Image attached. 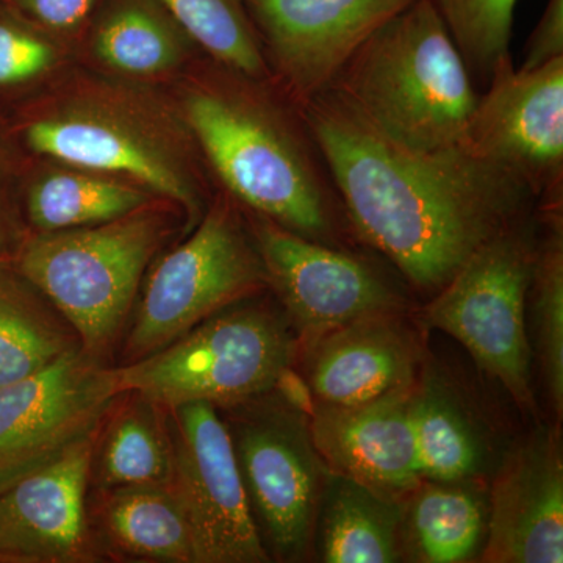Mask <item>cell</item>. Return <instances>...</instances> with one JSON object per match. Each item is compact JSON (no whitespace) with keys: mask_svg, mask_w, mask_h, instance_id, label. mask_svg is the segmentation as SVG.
I'll return each mask as SVG.
<instances>
[{"mask_svg":"<svg viewBox=\"0 0 563 563\" xmlns=\"http://www.w3.org/2000/svg\"><path fill=\"white\" fill-rule=\"evenodd\" d=\"M413 385L358 406L314 402L309 429L325 468L399 499L421 484L410 398Z\"/></svg>","mask_w":563,"mask_h":563,"instance_id":"9a60e30c","label":"cell"},{"mask_svg":"<svg viewBox=\"0 0 563 563\" xmlns=\"http://www.w3.org/2000/svg\"><path fill=\"white\" fill-rule=\"evenodd\" d=\"M98 431L0 492V563H90L102 558L87 499Z\"/></svg>","mask_w":563,"mask_h":563,"instance_id":"5bb4252c","label":"cell"},{"mask_svg":"<svg viewBox=\"0 0 563 563\" xmlns=\"http://www.w3.org/2000/svg\"><path fill=\"white\" fill-rule=\"evenodd\" d=\"M233 303L140 361L117 366L121 391H139L166 410L203 401L240 407L274 391L291 368L296 343L280 314Z\"/></svg>","mask_w":563,"mask_h":563,"instance_id":"5b68a950","label":"cell"},{"mask_svg":"<svg viewBox=\"0 0 563 563\" xmlns=\"http://www.w3.org/2000/svg\"><path fill=\"white\" fill-rule=\"evenodd\" d=\"M470 481H421L404 507L402 548L412 561L461 563L479 553L488 507Z\"/></svg>","mask_w":563,"mask_h":563,"instance_id":"7402d4cb","label":"cell"},{"mask_svg":"<svg viewBox=\"0 0 563 563\" xmlns=\"http://www.w3.org/2000/svg\"><path fill=\"white\" fill-rule=\"evenodd\" d=\"M31 20L52 31H73L87 20L98 0H14Z\"/></svg>","mask_w":563,"mask_h":563,"instance_id":"1f68e13d","label":"cell"},{"mask_svg":"<svg viewBox=\"0 0 563 563\" xmlns=\"http://www.w3.org/2000/svg\"><path fill=\"white\" fill-rule=\"evenodd\" d=\"M266 285L257 244L239 214L218 203L187 242L155 265L122 346V365L162 350Z\"/></svg>","mask_w":563,"mask_h":563,"instance_id":"52a82bcc","label":"cell"},{"mask_svg":"<svg viewBox=\"0 0 563 563\" xmlns=\"http://www.w3.org/2000/svg\"><path fill=\"white\" fill-rule=\"evenodd\" d=\"M415 450L422 481H466L483 472L485 443L457 398L432 379L410 398Z\"/></svg>","mask_w":563,"mask_h":563,"instance_id":"cb8c5ba5","label":"cell"},{"mask_svg":"<svg viewBox=\"0 0 563 563\" xmlns=\"http://www.w3.org/2000/svg\"><path fill=\"white\" fill-rule=\"evenodd\" d=\"M254 242L269 287L307 344L361 318L396 313L401 296L368 263L258 217Z\"/></svg>","mask_w":563,"mask_h":563,"instance_id":"7c38bea8","label":"cell"},{"mask_svg":"<svg viewBox=\"0 0 563 563\" xmlns=\"http://www.w3.org/2000/svg\"><path fill=\"white\" fill-rule=\"evenodd\" d=\"M485 537L484 562H563V463L554 433L540 429L506 459Z\"/></svg>","mask_w":563,"mask_h":563,"instance_id":"2e32d148","label":"cell"},{"mask_svg":"<svg viewBox=\"0 0 563 563\" xmlns=\"http://www.w3.org/2000/svg\"><path fill=\"white\" fill-rule=\"evenodd\" d=\"M54 51L21 25L0 21V87L25 84L49 69Z\"/></svg>","mask_w":563,"mask_h":563,"instance_id":"f546056e","label":"cell"},{"mask_svg":"<svg viewBox=\"0 0 563 563\" xmlns=\"http://www.w3.org/2000/svg\"><path fill=\"white\" fill-rule=\"evenodd\" d=\"M174 440L169 412L139 391H121L96 437L90 485L102 488L169 484Z\"/></svg>","mask_w":563,"mask_h":563,"instance_id":"ffe728a7","label":"cell"},{"mask_svg":"<svg viewBox=\"0 0 563 563\" xmlns=\"http://www.w3.org/2000/svg\"><path fill=\"white\" fill-rule=\"evenodd\" d=\"M251 79L191 92L187 118L196 139L236 201L335 246L347 218L301 110L290 114L274 106L250 87Z\"/></svg>","mask_w":563,"mask_h":563,"instance_id":"7a4b0ae2","label":"cell"},{"mask_svg":"<svg viewBox=\"0 0 563 563\" xmlns=\"http://www.w3.org/2000/svg\"><path fill=\"white\" fill-rule=\"evenodd\" d=\"M88 515L102 555L195 563L190 525L172 483L95 490Z\"/></svg>","mask_w":563,"mask_h":563,"instance_id":"d6986e66","label":"cell"},{"mask_svg":"<svg viewBox=\"0 0 563 563\" xmlns=\"http://www.w3.org/2000/svg\"><path fill=\"white\" fill-rule=\"evenodd\" d=\"M157 0H120L99 24L95 49L121 73L151 76L173 68L179 41Z\"/></svg>","mask_w":563,"mask_h":563,"instance_id":"484cf974","label":"cell"},{"mask_svg":"<svg viewBox=\"0 0 563 563\" xmlns=\"http://www.w3.org/2000/svg\"><path fill=\"white\" fill-rule=\"evenodd\" d=\"M298 107L352 232L422 290H442L474 252L540 202L517 174L465 147L398 143L332 88Z\"/></svg>","mask_w":563,"mask_h":563,"instance_id":"6da1fadb","label":"cell"},{"mask_svg":"<svg viewBox=\"0 0 563 563\" xmlns=\"http://www.w3.org/2000/svg\"><path fill=\"white\" fill-rule=\"evenodd\" d=\"M163 235L161 218L141 209L103 224L36 232L10 262L73 325L81 350L107 363Z\"/></svg>","mask_w":563,"mask_h":563,"instance_id":"277c9868","label":"cell"},{"mask_svg":"<svg viewBox=\"0 0 563 563\" xmlns=\"http://www.w3.org/2000/svg\"><path fill=\"white\" fill-rule=\"evenodd\" d=\"M11 173L9 147L0 136V261H11L24 240L11 195Z\"/></svg>","mask_w":563,"mask_h":563,"instance_id":"d6a6232c","label":"cell"},{"mask_svg":"<svg viewBox=\"0 0 563 563\" xmlns=\"http://www.w3.org/2000/svg\"><path fill=\"white\" fill-rule=\"evenodd\" d=\"M377 131L415 150L462 146L477 95L432 0H415L354 52L331 87Z\"/></svg>","mask_w":563,"mask_h":563,"instance_id":"3957f363","label":"cell"},{"mask_svg":"<svg viewBox=\"0 0 563 563\" xmlns=\"http://www.w3.org/2000/svg\"><path fill=\"white\" fill-rule=\"evenodd\" d=\"M202 49L224 68L252 79L269 77L268 63L246 0H157Z\"/></svg>","mask_w":563,"mask_h":563,"instance_id":"4316f807","label":"cell"},{"mask_svg":"<svg viewBox=\"0 0 563 563\" xmlns=\"http://www.w3.org/2000/svg\"><path fill=\"white\" fill-rule=\"evenodd\" d=\"M306 415L266 407L239 418L233 450L251 512L269 558H306L325 485Z\"/></svg>","mask_w":563,"mask_h":563,"instance_id":"ba28073f","label":"cell"},{"mask_svg":"<svg viewBox=\"0 0 563 563\" xmlns=\"http://www.w3.org/2000/svg\"><path fill=\"white\" fill-rule=\"evenodd\" d=\"M79 350V335L49 299L10 261H0V385L32 376Z\"/></svg>","mask_w":563,"mask_h":563,"instance_id":"603a6c76","label":"cell"},{"mask_svg":"<svg viewBox=\"0 0 563 563\" xmlns=\"http://www.w3.org/2000/svg\"><path fill=\"white\" fill-rule=\"evenodd\" d=\"M168 412L172 485L190 525L195 563L272 561L251 512L231 431L218 407L196 401Z\"/></svg>","mask_w":563,"mask_h":563,"instance_id":"9c48e42d","label":"cell"},{"mask_svg":"<svg viewBox=\"0 0 563 563\" xmlns=\"http://www.w3.org/2000/svg\"><path fill=\"white\" fill-rule=\"evenodd\" d=\"M132 185L81 173H55L33 184L25 210L38 232L69 231L128 217L146 206Z\"/></svg>","mask_w":563,"mask_h":563,"instance_id":"d4e9b609","label":"cell"},{"mask_svg":"<svg viewBox=\"0 0 563 563\" xmlns=\"http://www.w3.org/2000/svg\"><path fill=\"white\" fill-rule=\"evenodd\" d=\"M120 393L117 366L84 350L0 385V492L95 432Z\"/></svg>","mask_w":563,"mask_h":563,"instance_id":"30bf717a","label":"cell"},{"mask_svg":"<svg viewBox=\"0 0 563 563\" xmlns=\"http://www.w3.org/2000/svg\"><path fill=\"white\" fill-rule=\"evenodd\" d=\"M321 558L328 563H391L402 555L401 501L329 474L321 498Z\"/></svg>","mask_w":563,"mask_h":563,"instance_id":"44dd1931","label":"cell"},{"mask_svg":"<svg viewBox=\"0 0 563 563\" xmlns=\"http://www.w3.org/2000/svg\"><path fill=\"white\" fill-rule=\"evenodd\" d=\"M518 0H432L472 76L487 85L499 62L510 57Z\"/></svg>","mask_w":563,"mask_h":563,"instance_id":"f1b7e54d","label":"cell"},{"mask_svg":"<svg viewBox=\"0 0 563 563\" xmlns=\"http://www.w3.org/2000/svg\"><path fill=\"white\" fill-rule=\"evenodd\" d=\"M31 150L88 172L118 174L198 211L190 181L176 165L139 133L88 114L46 118L25 131Z\"/></svg>","mask_w":563,"mask_h":563,"instance_id":"ac0fdd59","label":"cell"},{"mask_svg":"<svg viewBox=\"0 0 563 563\" xmlns=\"http://www.w3.org/2000/svg\"><path fill=\"white\" fill-rule=\"evenodd\" d=\"M418 358L395 313L373 314L310 343L306 383L321 406H358L415 384Z\"/></svg>","mask_w":563,"mask_h":563,"instance_id":"e0dca14e","label":"cell"},{"mask_svg":"<svg viewBox=\"0 0 563 563\" xmlns=\"http://www.w3.org/2000/svg\"><path fill=\"white\" fill-rule=\"evenodd\" d=\"M563 58V0H548L528 43L520 69L531 70Z\"/></svg>","mask_w":563,"mask_h":563,"instance_id":"4dcf8cb0","label":"cell"},{"mask_svg":"<svg viewBox=\"0 0 563 563\" xmlns=\"http://www.w3.org/2000/svg\"><path fill=\"white\" fill-rule=\"evenodd\" d=\"M415 0H246L295 103L328 90L354 52Z\"/></svg>","mask_w":563,"mask_h":563,"instance_id":"4fadbf2b","label":"cell"},{"mask_svg":"<svg viewBox=\"0 0 563 563\" xmlns=\"http://www.w3.org/2000/svg\"><path fill=\"white\" fill-rule=\"evenodd\" d=\"M548 233L537 244L531 287L536 306L537 351L555 412L563 410V233L562 207L542 209Z\"/></svg>","mask_w":563,"mask_h":563,"instance_id":"83f0119b","label":"cell"},{"mask_svg":"<svg viewBox=\"0 0 563 563\" xmlns=\"http://www.w3.org/2000/svg\"><path fill=\"white\" fill-rule=\"evenodd\" d=\"M536 251L525 218L474 252L424 312L429 328L457 340L526 409H533L526 301Z\"/></svg>","mask_w":563,"mask_h":563,"instance_id":"8992f818","label":"cell"},{"mask_svg":"<svg viewBox=\"0 0 563 563\" xmlns=\"http://www.w3.org/2000/svg\"><path fill=\"white\" fill-rule=\"evenodd\" d=\"M462 147L509 169L536 192L540 209L562 207L563 58L540 68L499 62L477 96Z\"/></svg>","mask_w":563,"mask_h":563,"instance_id":"8fae6325","label":"cell"}]
</instances>
